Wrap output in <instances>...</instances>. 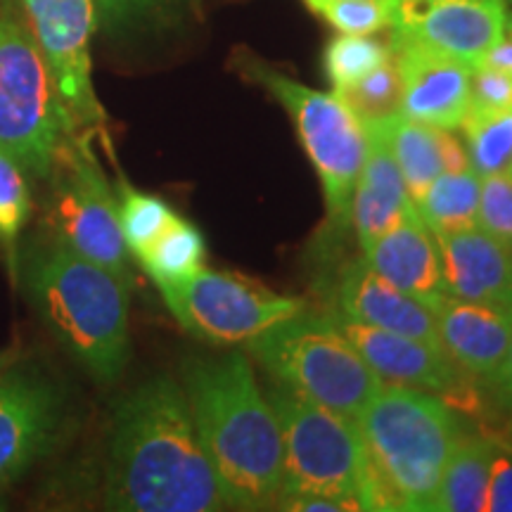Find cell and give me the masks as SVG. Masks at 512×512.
<instances>
[{
	"instance_id": "1",
	"label": "cell",
	"mask_w": 512,
	"mask_h": 512,
	"mask_svg": "<svg viewBox=\"0 0 512 512\" xmlns=\"http://www.w3.org/2000/svg\"><path fill=\"white\" fill-rule=\"evenodd\" d=\"M102 501L119 512L228 510L174 377H150L114 406Z\"/></svg>"
},
{
	"instance_id": "2",
	"label": "cell",
	"mask_w": 512,
	"mask_h": 512,
	"mask_svg": "<svg viewBox=\"0 0 512 512\" xmlns=\"http://www.w3.org/2000/svg\"><path fill=\"white\" fill-rule=\"evenodd\" d=\"M197 437L228 510H271L283 489V439L245 354L190 358L183 368Z\"/></svg>"
},
{
	"instance_id": "3",
	"label": "cell",
	"mask_w": 512,
	"mask_h": 512,
	"mask_svg": "<svg viewBox=\"0 0 512 512\" xmlns=\"http://www.w3.org/2000/svg\"><path fill=\"white\" fill-rule=\"evenodd\" d=\"M17 283L41 323L95 382L112 384L124 375L131 358V285L67 249L48 230L19 247Z\"/></svg>"
},
{
	"instance_id": "4",
	"label": "cell",
	"mask_w": 512,
	"mask_h": 512,
	"mask_svg": "<svg viewBox=\"0 0 512 512\" xmlns=\"http://www.w3.org/2000/svg\"><path fill=\"white\" fill-rule=\"evenodd\" d=\"M356 425L384 510L434 512L446 460L465 432L451 403L382 384Z\"/></svg>"
},
{
	"instance_id": "5",
	"label": "cell",
	"mask_w": 512,
	"mask_h": 512,
	"mask_svg": "<svg viewBox=\"0 0 512 512\" xmlns=\"http://www.w3.org/2000/svg\"><path fill=\"white\" fill-rule=\"evenodd\" d=\"M283 439L280 494H320L351 510H384L354 418L306 399L285 384L266 392Z\"/></svg>"
},
{
	"instance_id": "6",
	"label": "cell",
	"mask_w": 512,
	"mask_h": 512,
	"mask_svg": "<svg viewBox=\"0 0 512 512\" xmlns=\"http://www.w3.org/2000/svg\"><path fill=\"white\" fill-rule=\"evenodd\" d=\"M76 136L22 5L0 0V150L29 178L46 181L57 152Z\"/></svg>"
},
{
	"instance_id": "7",
	"label": "cell",
	"mask_w": 512,
	"mask_h": 512,
	"mask_svg": "<svg viewBox=\"0 0 512 512\" xmlns=\"http://www.w3.org/2000/svg\"><path fill=\"white\" fill-rule=\"evenodd\" d=\"M247 347L273 382L354 420L382 387L330 313L318 316L304 309L264 330Z\"/></svg>"
},
{
	"instance_id": "8",
	"label": "cell",
	"mask_w": 512,
	"mask_h": 512,
	"mask_svg": "<svg viewBox=\"0 0 512 512\" xmlns=\"http://www.w3.org/2000/svg\"><path fill=\"white\" fill-rule=\"evenodd\" d=\"M245 72L249 79L261 83L292 117L306 157L323 188L330 226L337 230L349 228L351 197L368 150V136L361 121L339 100L337 93L304 86L287 74L266 67L264 62L247 60Z\"/></svg>"
},
{
	"instance_id": "9",
	"label": "cell",
	"mask_w": 512,
	"mask_h": 512,
	"mask_svg": "<svg viewBox=\"0 0 512 512\" xmlns=\"http://www.w3.org/2000/svg\"><path fill=\"white\" fill-rule=\"evenodd\" d=\"M88 136H69L46 178V226L57 242L131 285L119 202Z\"/></svg>"
},
{
	"instance_id": "10",
	"label": "cell",
	"mask_w": 512,
	"mask_h": 512,
	"mask_svg": "<svg viewBox=\"0 0 512 512\" xmlns=\"http://www.w3.org/2000/svg\"><path fill=\"white\" fill-rule=\"evenodd\" d=\"M166 309L190 335L211 344H249L280 320L302 313V299L285 297L235 273L200 268L157 283Z\"/></svg>"
},
{
	"instance_id": "11",
	"label": "cell",
	"mask_w": 512,
	"mask_h": 512,
	"mask_svg": "<svg viewBox=\"0 0 512 512\" xmlns=\"http://www.w3.org/2000/svg\"><path fill=\"white\" fill-rule=\"evenodd\" d=\"M69 394L38 361H15L0 373V496L53 456L69 427Z\"/></svg>"
},
{
	"instance_id": "12",
	"label": "cell",
	"mask_w": 512,
	"mask_h": 512,
	"mask_svg": "<svg viewBox=\"0 0 512 512\" xmlns=\"http://www.w3.org/2000/svg\"><path fill=\"white\" fill-rule=\"evenodd\" d=\"M76 136H102L105 110L93 86V0H19Z\"/></svg>"
},
{
	"instance_id": "13",
	"label": "cell",
	"mask_w": 512,
	"mask_h": 512,
	"mask_svg": "<svg viewBox=\"0 0 512 512\" xmlns=\"http://www.w3.org/2000/svg\"><path fill=\"white\" fill-rule=\"evenodd\" d=\"M505 0H399L392 38L411 41L467 64L484 55L508 34Z\"/></svg>"
},
{
	"instance_id": "14",
	"label": "cell",
	"mask_w": 512,
	"mask_h": 512,
	"mask_svg": "<svg viewBox=\"0 0 512 512\" xmlns=\"http://www.w3.org/2000/svg\"><path fill=\"white\" fill-rule=\"evenodd\" d=\"M330 316L382 384L437 394L448 403L465 401L467 387L472 382L448 361L439 344L399 332L368 328L337 313Z\"/></svg>"
},
{
	"instance_id": "15",
	"label": "cell",
	"mask_w": 512,
	"mask_h": 512,
	"mask_svg": "<svg viewBox=\"0 0 512 512\" xmlns=\"http://www.w3.org/2000/svg\"><path fill=\"white\" fill-rule=\"evenodd\" d=\"M389 48L401 76L403 117L458 131L470 112L472 64L396 38Z\"/></svg>"
},
{
	"instance_id": "16",
	"label": "cell",
	"mask_w": 512,
	"mask_h": 512,
	"mask_svg": "<svg viewBox=\"0 0 512 512\" xmlns=\"http://www.w3.org/2000/svg\"><path fill=\"white\" fill-rule=\"evenodd\" d=\"M439 347L472 384H484L501 368L512 339V309L444 297L434 306Z\"/></svg>"
},
{
	"instance_id": "17",
	"label": "cell",
	"mask_w": 512,
	"mask_h": 512,
	"mask_svg": "<svg viewBox=\"0 0 512 512\" xmlns=\"http://www.w3.org/2000/svg\"><path fill=\"white\" fill-rule=\"evenodd\" d=\"M332 294H335L332 313L337 316L368 325V328L399 332V335L439 344L432 306L377 275L363 256L342 266Z\"/></svg>"
},
{
	"instance_id": "18",
	"label": "cell",
	"mask_w": 512,
	"mask_h": 512,
	"mask_svg": "<svg viewBox=\"0 0 512 512\" xmlns=\"http://www.w3.org/2000/svg\"><path fill=\"white\" fill-rule=\"evenodd\" d=\"M446 297L512 309V252L484 228L434 233Z\"/></svg>"
},
{
	"instance_id": "19",
	"label": "cell",
	"mask_w": 512,
	"mask_h": 512,
	"mask_svg": "<svg viewBox=\"0 0 512 512\" xmlns=\"http://www.w3.org/2000/svg\"><path fill=\"white\" fill-rule=\"evenodd\" d=\"M361 252L377 275L432 309L446 297L439 242L415 207Z\"/></svg>"
},
{
	"instance_id": "20",
	"label": "cell",
	"mask_w": 512,
	"mask_h": 512,
	"mask_svg": "<svg viewBox=\"0 0 512 512\" xmlns=\"http://www.w3.org/2000/svg\"><path fill=\"white\" fill-rule=\"evenodd\" d=\"M368 136V150L351 197V226L358 247H368L375 238L396 226L415 204L408 197L406 183L396 166L384 124L363 128Z\"/></svg>"
},
{
	"instance_id": "21",
	"label": "cell",
	"mask_w": 512,
	"mask_h": 512,
	"mask_svg": "<svg viewBox=\"0 0 512 512\" xmlns=\"http://www.w3.org/2000/svg\"><path fill=\"white\" fill-rule=\"evenodd\" d=\"M494 437L463 432L446 460L434 512H482L486 508Z\"/></svg>"
},
{
	"instance_id": "22",
	"label": "cell",
	"mask_w": 512,
	"mask_h": 512,
	"mask_svg": "<svg viewBox=\"0 0 512 512\" xmlns=\"http://www.w3.org/2000/svg\"><path fill=\"white\" fill-rule=\"evenodd\" d=\"M389 147L399 166L408 197L413 204L425 195L430 183L439 174H444V128H434L420 121L396 117L384 121Z\"/></svg>"
},
{
	"instance_id": "23",
	"label": "cell",
	"mask_w": 512,
	"mask_h": 512,
	"mask_svg": "<svg viewBox=\"0 0 512 512\" xmlns=\"http://www.w3.org/2000/svg\"><path fill=\"white\" fill-rule=\"evenodd\" d=\"M482 176L475 169L444 171L415 202L420 219L432 233L477 226Z\"/></svg>"
},
{
	"instance_id": "24",
	"label": "cell",
	"mask_w": 512,
	"mask_h": 512,
	"mask_svg": "<svg viewBox=\"0 0 512 512\" xmlns=\"http://www.w3.org/2000/svg\"><path fill=\"white\" fill-rule=\"evenodd\" d=\"M204 256H207V245L200 228L176 216L157 235V240L136 256V261L155 283H171L200 271Z\"/></svg>"
},
{
	"instance_id": "25",
	"label": "cell",
	"mask_w": 512,
	"mask_h": 512,
	"mask_svg": "<svg viewBox=\"0 0 512 512\" xmlns=\"http://www.w3.org/2000/svg\"><path fill=\"white\" fill-rule=\"evenodd\" d=\"M31 214L29 174L15 157L0 150V252L10 278L17 283L19 247Z\"/></svg>"
},
{
	"instance_id": "26",
	"label": "cell",
	"mask_w": 512,
	"mask_h": 512,
	"mask_svg": "<svg viewBox=\"0 0 512 512\" xmlns=\"http://www.w3.org/2000/svg\"><path fill=\"white\" fill-rule=\"evenodd\" d=\"M470 166L479 176L512 171V112L470 110L460 126Z\"/></svg>"
},
{
	"instance_id": "27",
	"label": "cell",
	"mask_w": 512,
	"mask_h": 512,
	"mask_svg": "<svg viewBox=\"0 0 512 512\" xmlns=\"http://www.w3.org/2000/svg\"><path fill=\"white\" fill-rule=\"evenodd\" d=\"M332 93L339 95L363 128L401 117V76L394 57L349 88Z\"/></svg>"
},
{
	"instance_id": "28",
	"label": "cell",
	"mask_w": 512,
	"mask_h": 512,
	"mask_svg": "<svg viewBox=\"0 0 512 512\" xmlns=\"http://www.w3.org/2000/svg\"><path fill=\"white\" fill-rule=\"evenodd\" d=\"M119 226L131 256H138L157 240V235L176 219V211L162 197L121 183Z\"/></svg>"
},
{
	"instance_id": "29",
	"label": "cell",
	"mask_w": 512,
	"mask_h": 512,
	"mask_svg": "<svg viewBox=\"0 0 512 512\" xmlns=\"http://www.w3.org/2000/svg\"><path fill=\"white\" fill-rule=\"evenodd\" d=\"M389 60H392L389 43L363 34H339L325 48V72L335 91L349 88L351 83Z\"/></svg>"
},
{
	"instance_id": "30",
	"label": "cell",
	"mask_w": 512,
	"mask_h": 512,
	"mask_svg": "<svg viewBox=\"0 0 512 512\" xmlns=\"http://www.w3.org/2000/svg\"><path fill=\"white\" fill-rule=\"evenodd\" d=\"M306 8L339 34L373 36L389 29L399 0H304Z\"/></svg>"
},
{
	"instance_id": "31",
	"label": "cell",
	"mask_w": 512,
	"mask_h": 512,
	"mask_svg": "<svg viewBox=\"0 0 512 512\" xmlns=\"http://www.w3.org/2000/svg\"><path fill=\"white\" fill-rule=\"evenodd\" d=\"M98 27L107 34H128L162 22L176 10L178 0H93Z\"/></svg>"
},
{
	"instance_id": "32",
	"label": "cell",
	"mask_w": 512,
	"mask_h": 512,
	"mask_svg": "<svg viewBox=\"0 0 512 512\" xmlns=\"http://www.w3.org/2000/svg\"><path fill=\"white\" fill-rule=\"evenodd\" d=\"M477 226L494 235L512 252V176L491 174L482 176L479 192Z\"/></svg>"
},
{
	"instance_id": "33",
	"label": "cell",
	"mask_w": 512,
	"mask_h": 512,
	"mask_svg": "<svg viewBox=\"0 0 512 512\" xmlns=\"http://www.w3.org/2000/svg\"><path fill=\"white\" fill-rule=\"evenodd\" d=\"M470 110L512 112V74L475 64L470 76Z\"/></svg>"
},
{
	"instance_id": "34",
	"label": "cell",
	"mask_w": 512,
	"mask_h": 512,
	"mask_svg": "<svg viewBox=\"0 0 512 512\" xmlns=\"http://www.w3.org/2000/svg\"><path fill=\"white\" fill-rule=\"evenodd\" d=\"M489 512H512V441L494 437L486 508Z\"/></svg>"
},
{
	"instance_id": "35",
	"label": "cell",
	"mask_w": 512,
	"mask_h": 512,
	"mask_svg": "<svg viewBox=\"0 0 512 512\" xmlns=\"http://www.w3.org/2000/svg\"><path fill=\"white\" fill-rule=\"evenodd\" d=\"M484 387H486V392H489L491 401H494V406L498 408V411L512 415V339H510L508 354H505L501 368L496 370V375L491 377Z\"/></svg>"
},
{
	"instance_id": "36",
	"label": "cell",
	"mask_w": 512,
	"mask_h": 512,
	"mask_svg": "<svg viewBox=\"0 0 512 512\" xmlns=\"http://www.w3.org/2000/svg\"><path fill=\"white\" fill-rule=\"evenodd\" d=\"M479 64H489V67L503 69V72L512 74V34L510 31L503 36V41H498L496 46L484 55V60Z\"/></svg>"
},
{
	"instance_id": "37",
	"label": "cell",
	"mask_w": 512,
	"mask_h": 512,
	"mask_svg": "<svg viewBox=\"0 0 512 512\" xmlns=\"http://www.w3.org/2000/svg\"><path fill=\"white\" fill-rule=\"evenodd\" d=\"M15 358H17V354H12V351H0V373H3V370L8 368Z\"/></svg>"
},
{
	"instance_id": "38",
	"label": "cell",
	"mask_w": 512,
	"mask_h": 512,
	"mask_svg": "<svg viewBox=\"0 0 512 512\" xmlns=\"http://www.w3.org/2000/svg\"><path fill=\"white\" fill-rule=\"evenodd\" d=\"M508 31H510V34H512V17L508 19Z\"/></svg>"
}]
</instances>
